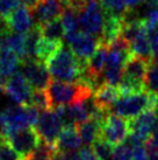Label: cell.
Listing matches in <instances>:
<instances>
[{"instance_id":"46","label":"cell","mask_w":158,"mask_h":160,"mask_svg":"<svg viewBox=\"0 0 158 160\" xmlns=\"http://www.w3.org/2000/svg\"><path fill=\"white\" fill-rule=\"evenodd\" d=\"M156 99H157V104H158V92L156 93Z\"/></svg>"},{"instance_id":"1","label":"cell","mask_w":158,"mask_h":160,"mask_svg":"<svg viewBox=\"0 0 158 160\" xmlns=\"http://www.w3.org/2000/svg\"><path fill=\"white\" fill-rule=\"evenodd\" d=\"M87 61L76 56L70 47L62 46L45 62L50 75L63 82H77L87 69Z\"/></svg>"},{"instance_id":"32","label":"cell","mask_w":158,"mask_h":160,"mask_svg":"<svg viewBox=\"0 0 158 160\" xmlns=\"http://www.w3.org/2000/svg\"><path fill=\"white\" fill-rule=\"evenodd\" d=\"M93 148L95 153L98 154L99 159L100 160H109L110 157H112V153H113V150H114V146L110 145L108 142H106L105 139L102 138H98L95 142L92 144Z\"/></svg>"},{"instance_id":"37","label":"cell","mask_w":158,"mask_h":160,"mask_svg":"<svg viewBox=\"0 0 158 160\" xmlns=\"http://www.w3.org/2000/svg\"><path fill=\"white\" fill-rule=\"evenodd\" d=\"M88 0H70V2L66 5L65 7L71 8L72 11H75L77 14H80L84 9L87 6Z\"/></svg>"},{"instance_id":"7","label":"cell","mask_w":158,"mask_h":160,"mask_svg":"<svg viewBox=\"0 0 158 160\" xmlns=\"http://www.w3.org/2000/svg\"><path fill=\"white\" fill-rule=\"evenodd\" d=\"M129 133V122L121 116L109 113L102 124L100 137L115 147L126 142Z\"/></svg>"},{"instance_id":"19","label":"cell","mask_w":158,"mask_h":160,"mask_svg":"<svg viewBox=\"0 0 158 160\" xmlns=\"http://www.w3.org/2000/svg\"><path fill=\"white\" fill-rule=\"evenodd\" d=\"M21 60L16 54L8 48H2L0 52V84H5L13 75Z\"/></svg>"},{"instance_id":"16","label":"cell","mask_w":158,"mask_h":160,"mask_svg":"<svg viewBox=\"0 0 158 160\" xmlns=\"http://www.w3.org/2000/svg\"><path fill=\"white\" fill-rule=\"evenodd\" d=\"M6 19H7L12 31L23 33V34H26L27 32L35 25V22L33 21L31 11L23 5H20L18 8L14 12H12Z\"/></svg>"},{"instance_id":"13","label":"cell","mask_w":158,"mask_h":160,"mask_svg":"<svg viewBox=\"0 0 158 160\" xmlns=\"http://www.w3.org/2000/svg\"><path fill=\"white\" fill-rule=\"evenodd\" d=\"M64 5L61 0H41L40 4L31 11L33 18L35 17V23H43L51 21L53 19L61 18L64 12Z\"/></svg>"},{"instance_id":"25","label":"cell","mask_w":158,"mask_h":160,"mask_svg":"<svg viewBox=\"0 0 158 160\" xmlns=\"http://www.w3.org/2000/svg\"><path fill=\"white\" fill-rule=\"evenodd\" d=\"M25 41L26 34L18 33V32H11L5 39L4 48H8L18 55L21 62L25 60Z\"/></svg>"},{"instance_id":"4","label":"cell","mask_w":158,"mask_h":160,"mask_svg":"<svg viewBox=\"0 0 158 160\" xmlns=\"http://www.w3.org/2000/svg\"><path fill=\"white\" fill-rule=\"evenodd\" d=\"M0 139L7 142L22 160H27L41 142L39 133L31 128L19 129L6 136H0Z\"/></svg>"},{"instance_id":"30","label":"cell","mask_w":158,"mask_h":160,"mask_svg":"<svg viewBox=\"0 0 158 160\" xmlns=\"http://www.w3.org/2000/svg\"><path fill=\"white\" fill-rule=\"evenodd\" d=\"M29 104H31V105H34V107H36V108H39L40 110L51 109L50 101H49V97H48V93H47L45 90H42V89L33 90Z\"/></svg>"},{"instance_id":"17","label":"cell","mask_w":158,"mask_h":160,"mask_svg":"<svg viewBox=\"0 0 158 160\" xmlns=\"http://www.w3.org/2000/svg\"><path fill=\"white\" fill-rule=\"evenodd\" d=\"M121 95H120V90H118V85H113L109 83H104L93 93L95 105L108 112H110L112 105L114 104L115 101Z\"/></svg>"},{"instance_id":"26","label":"cell","mask_w":158,"mask_h":160,"mask_svg":"<svg viewBox=\"0 0 158 160\" xmlns=\"http://www.w3.org/2000/svg\"><path fill=\"white\" fill-rule=\"evenodd\" d=\"M104 13H109L126 18L130 9L127 7L124 0H99Z\"/></svg>"},{"instance_id":"18","label":"cell","mask_w":158,"mask_h":160,"mask_svg":"<svg viewBox=\"0 0 158 160\" xmlns=\"http://www.w3.org/2000/svg\"><path fill=\"white\" fill-rule=\"evenodd\" d=\"M105 120H101L97 117H91L90 119L77 124L78 133L85 145H92L93 142L100 138L101 128Z\"/></svg>"},{"instance_id":"47","label":"cell","mask_w":158,"mask_h":160,"mask_svg":"<svg viewBox=\"0 0 158 160\" xmlns=\"http://www.w3.org/2000/svg\"><path fill=\"white\" fill-rule=\"evenodd\" d=\"M0 130H1V117H0Z\"/></svg>"},{"instance_id":"31","label":"cell","mask_w":158,"mask_h":160,"mask_svg":"<svg viewBox=\"0 0 158 160\" xmlns=\"http://www.w3.org/2000/svg\"><path fill=\"white\" fill-rule=\"evenodd\" d=\"M132 148L134 146L126 139V142L114 147L110 160H132Z\"/></svg>"},{"instance_id":"41","label":"cell","mask_w":158,"mask_h":160,"mask_svg":"<svg viewBox=\"0 0 158 160\" xmlns=\"http://www.w3.org/2000/svg\"><path fill=\"white\" fill-rule=\"evenodd\" d=\"M63 153H64V160H80L79 153L77 151L63 152Z\"/></svg>"},{"instance_id":"28","label":"cell","mask_w":158,"mask_h":160,"mask_svg":"<svg viewBox=\"0 0 158 160\" xmlns=\"http://www.w3.org/2000/svg\"><path fill=\"white\" fill-rule=\"evenodd\" d=\"M55 153H56L55 146L41 140L40 145L36 147L35 151L27 158V160H53Z\"/></svg>"},{"instance_id":"36","label":"cell","mask_w":158,"mask_h":160,"mask_svg":"<svg viewBox=\"0 0 158 160\" xmlns=\"http://www.w3.org/2000/svg\"><path fill=\"white\" fill-rule=\"evenodd\" d=\"M132 160H149L144 144H141V145L134 146V148H132Z\"/></svg>"},{"instance_id":"43","label":"cell","mask_w":158,"mask_h":160,"mask_svg":"<svg viewBox=\"0 0 158 160\" xmlns=\"http://www.w3.org/2000/svg\"><path fill=\"white\" fill-rule=\"evenodd\" d=\"M61 1L63 2V5H64V6H66V5L70 2V0H61Z\"/></svg>"},{"instance_id":"34","label":"cell","mask_w":158,"mask_h":160,"mask_svg":"<svg viewBox=\"0 0 158 160\" xmlns=\"http://www.w3.org/2000/svg\"><path fill=\"white\" fill-rule=\"evenodd\" d=\"M20 5V0H0V17L7 18Z\"/></svg>"},{"instance_id":"8","label":"cell","mask_w":158,"mask_h":160,"mask_svg":"<svg viewBox=\"0 0 158 160\" xmlns=\"http://www.w3.org/2000/svg\"><path fill=\"white\" fill-rule=\"evenodd\" d=\"M104 17V11L99 0H88L86 8L79 14V23L83 32L101 39Z\"/></svg>"},{"instance_id":"2","label":"cell","mask_w":158,"mask_h":160,"mask_svg":"<svg viewBox=\"0 0 158 160\" xmlns=\"http://www.w3.org/2000/svg\"><path fill=\"white\" fill-rule=\"evenodd\" d=\"M51 109L61 105H71L76 103L86 101L93 97V91L83 82H63L53 80L50 81L47 88Z\"/></svg>"},{"instance_id":"39","label":"cell","mask_w":158,"mask_h":160,"mask_svg":"<svg viewBox=\"0 0 158 160\" xmlns=\"http://www.w3.org/2000/svg\"><path fill=\"white\" fill-rule=\"evenodd\" d=\"M20 1H21V4L23 5V6H26L27 8H29L30 11H33V9L40 4L41 0H20Z\"/></svg>"},{"instance_id":"44","label":"cell","mask_w":158,"mask_h":160,"mask_svg":"<svg viewBox=\"0 0 158 160\" xmlns=\"http://www.w3.org/2000/svg\"><path fill=\"white\" fill-rule=\"evenodd\" d=\"M151 61H154V62L158 63V56H156V58H152V60Z\"/></svg>"},{"instance_id":"23","label":"cell","mask_w":158,"mask_h":160,"mask_svg":"<svg viewBox=\"0 0 158 160\" xmlns=\"http://www.w3.org/2000/svg\"><path fill=\"white\" fill-rule=\"evenodd\" d=\"M40 27H41V33L44 39L63 42V38H65V29L59 18L53 19L43 25H40Z\"/></svg>"},{"instance_id":"22","label":"cell","mask_w":158,"mask_h":160,"mask_svg":"<svg viewBox=\"0 0 158 160\" xmlns=\"http://www.w3.org/2000/svg\"><path fill=\"white\" fill-rule=\"evenodd\" d=\"M130 52L132 55L143 58L148 61L152 60L154 55H152V49H151V45H150L149 32L143 31L135 40L132 41L130 43Z\"/></svg>"},{"instance_id":"42","label":"cell","mask_w":158,"mask_h":160,"mask_svg":"<svg viewBox=\"0 0 158 160\" xmlns=\"http://www.w3.org/2000/svg\"><path fill=\"white\" fill-rule=\"evenodd\" d=\"M155 113H156V125H155V130L158 131V104L155 108Z\"/></svg>"},{"instance_id":"3","label":"cell","mask_w":158,"mask_h":160,"mask_svg":"<svg viewBox=\"0 0 158 160\" xmlns=\"http://www.w3.org/2000/svg\"><path fill=\"white\" fill-rule=\"evenodd\" d=\"M156 105V93L145 90L140 93L120 96L110 108V113L132 119L149 109H155Z\"/></svg>"},{"instance_id":"5","label":"cell","mask_w":158,"mask_h":160,"mask_svg":"<svg viewBox=\"0 0 158 160\" xmlns=\"http://www.w3.org/2000/svg\"><path fill=\"white\" fill-rule=\"evenodd\" d=\"M156 125V113L155 109H149L142 112L138 116L129 120L130 133L127 140L132 146L145 144V142L151 137Z\"/></svg>"},{"instance_id":"48","label":"cell","mask_w":158,"mask_h":160,"mask_svg":"<svg viewBox=\"0 0 158 160\" xmlns=\"http://www.w3.org/2000/svg\"><path fill=\"white\" fill-rule=\"evenodd\" d=\"M0 160H1V158H0Z\"/></svg>"},{"instance_id":"9","label":"cell","mask_w":158,"mask_h":160,"mask_svg":"<svg viewBox=\"0 0 158 160\" xmlns=\"http://www.w3.org/2000/svg\"><path fill=\"white\" fill-rule=\"evenodd\" d=\"M1 117V130L0 136H6L9 132L16 131L23 128H31L27 115L26 105L15 104L5 108L4 111L0 113Z\"/></svg>"},{"instance_id":"10","label":"cell","mask_w":158,"mask_h":160,"mask_svg":"<svg viewBox=\"0 0 158 160\" xmlns=\"http://www.w3.org/2000/svg\"><path fill=\"white\" fill-rule=\"evenodd\" d=\"M33 90V87L21 71L14 72L4 84V92L7 93L8 97L16 104L22 105L29 104Z\"/></svg>"},{"instance_id":"6","label":"cell","mask_w":158,"mask_h":160,"mask_svg":"<svg viewBox=\"0 0 158 160\" xmlns=\"http://www.w3.org/2000/svg\"><path fill=\"white\" fill-rule=\"evenodd\" d=\"M63 126H64L63 122L57 112L53 109V110L47 109V110H41L39 119L34 128L42 142H48L53 146Z\"/></svg>"},{"instance_id":"15","label":"cell","mask_w":158,"mask_h":160,"mask_svg":"<svg viewBox=\"0 0 158 160\" xmlns=\"http://www.w3.org/2000/svg\"><path fill=\"white\" fill-rule=\"evenodd\" d=\"M104 15H105L104 17V26H102L100 41L109 47L121 35L124 18L109 13H104Z\"/></svg>"},{"instance_id":"21","label":"cell","mask_w":158,"mask_h":160,"mask_svg":"<svg viewBox=\"0 0 158 160\" xmlns=\"http://www.w3.org/2000/svg\"><path fill=\"white\" fill-rule=\"evenodd\" d=\"M42 40V33L40 25L35 23L26 33L25 41V60H37V50ZM23 60V61H25Z\"/></svg>"},{"instance_id":"45","label":"cell","mask_w":158,"mask_h":160,"mask_svg":"<svg viewBox=\"0 0 158 160\" xmlns=\"http://www.w3.org/2000/svg\"><path fill=\"white\" fill-rule=\"evenodd\" d=\"M4 91V84H0V92Z\"/></svg>"},{"instance_id":"35","label":"cell","mask_w":158,"mask_h":160,"mask_svg":"<svg viewBox=\"0 0 158 160\" xmlns=\"http://www.w3.org/2000/svg\"><path fill=\"white\" fill-rule=\"evenodd\" d=\"M78 153L80 160H100L92 145H84L79 148Z\"/></svg>"},{"instance_id":"33","label":"cell","mask_w":158,"mask_h":160,"mask_svg":"<svg viewBox=\"0 0 158 160\" xmlns=\"http://www.w3.org/2000/svg\"><path fill=\"white\" fill-rule=\"evenodd\" d=\"M0 158L1 160H22L18 153L2 139H0Z\"/></svg>"},{"instance_id":"11","label":"cell","mask_w":158,"mask_h":160,"mask_svg":"<svg viewBox=\"0 0 158 160\" xmlns=\"http://www.w3.org/2000/svg\"><path fill=\"white\" fill-rule=\"evenodd\" d=\"M21 72L25 75L33 89L45 90L50 83V72L45 63L39 60H25L21 62Z\"/></svg>"},{"instance_id":"20","label":"cell","mask_w":158,"mask_h":160,"mask_svg":"<svg viewBox=\"0 0 158 160\" xmlns=\"http://www.w3.org/2000/svg\"><path fill=\"white\" fill-rule=\"evenodd\" d=\"M149 66L150 61L132 54L129 56V58L127 60L126 64H124L123 76H127V77H130V78H134V80H138L144 82L148 69H149Z\"/></svg>"},{"instance_id":"14","label":"cell","mask_w":158,"mask_h":160,"mask_svg":"<svg viewBox=\"0 0 158 160\" xmlns=\"http://www.w3.org/2000/svg\"><path fill=\"white\" fill-rule=\"evenodd\" d=\"M81 144L83 140L78 133L77 126L69 124L63 126L53 146L58 152H72L79 150Z\"/></svg>"},{"instance_id":"40","label":"cell","mask_w":158,"mask_h":160,"mask_svg":"<svg viewBox=\"0 0 158 160\" xmlns=\"http://www.w3.org/2000/svg\"><path fill=\"white\" fill-rule=\"evenodd\" d=\"M144 1L145 0H124L127 7L130 9V11H132V9L135 8V7H137V6H140L141 4H143Z\"/></svg>"},{"instance_id":"29","label":"cell","mask_w":158,"mask_h":160,"mask_svg":"<svg viewBox=\"0 0 158 160\" xmlns=\"http://www.w3.org/2000/svg\"><path fill=\"white\" fill-rule=\"evenodd\" d=\"M145 88L152 93L158 92V63L150 61V66L145 76Z\"/></svg>"},{"instance_id":"38","label":"cell","mask_w":158,"mask_h":160,"mask_svg":"<svg viewBox=\"0 0 158 160\" xmlns=\"http://www.w3.org/2000/svg\"><path fill=\"white\" fill-rule=\"evenodd\" d=\"M149 40L151 49H152V55L154 58H156L158 56V26L151 32H149Z\"/></svg>"},{"instance_id":"24","label":"cell","mask_w":158,"mask_h":160,"mask_svg":"<svg viewBox=\"0 0 158 160\" xmlns=\"http://www.w3.org/2000/svg\"><path fill=\"white\" fill-rule=\"evenodd\" d=\"M61 20L63 22L64 29H65V38L66 40L69 41L70 39H72L75 35H77L79 32V14H77L75 11H72L71 8L65 7L64 12L62 14Z\"/></svg>"},{"instance_id":"27","label":"cell","mask_w":158,"mask_h":160,"mask_svg":"<svg viewBox=\"0 0 158 160\" xmlns=\"http://www.w3.org/2000/svg\"><path fill=\"white\" fill-rule=\"evenodd\" d=\"M118 87L121 96L140 93L146 90L144 82L138 80H134V78H130V77H127V76H123L122 80L118 83Z\"/></svg>"},{"instance_id":"12","label":"cell","mask_w":158,"mask_h":160,"mask_svg":"<svg viewBox=\"0 0 158 160\" xmlns=\"http://www.w3.org/2000/svg\"><path fill=\"white\" fill-rule=\"evenodd\" d=\"M100 43V39L97 36L88 34L85 32H79L77 35L69 40L71 50L73 52L76 56L80 60L87 61L92 58V55L95 53L98 46Z\"/></svg>"}]
</instances>
